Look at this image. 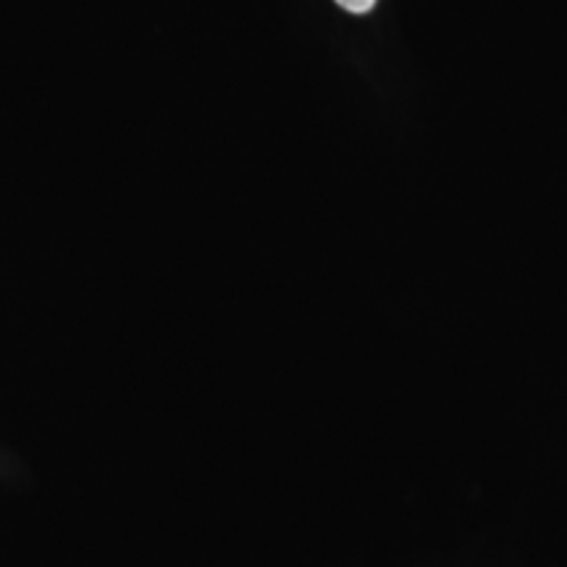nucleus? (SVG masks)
I'll return each mask as SVG.
<instances>
[{"instance_id": "f257e3e1", "label": "nucleus", "mask_w": 567, "mask_h": 567, "mask_svg": "<svg viewBox=\"0 0 567 567\" xmlns=\"http://www.w3.org/2000/svg\"><path fill=\"white\" fill-rule=\"evenodd\" d=\"M337 3L350 13H368L375 6V0H337Z\"/></svg>"}]
</instances>
